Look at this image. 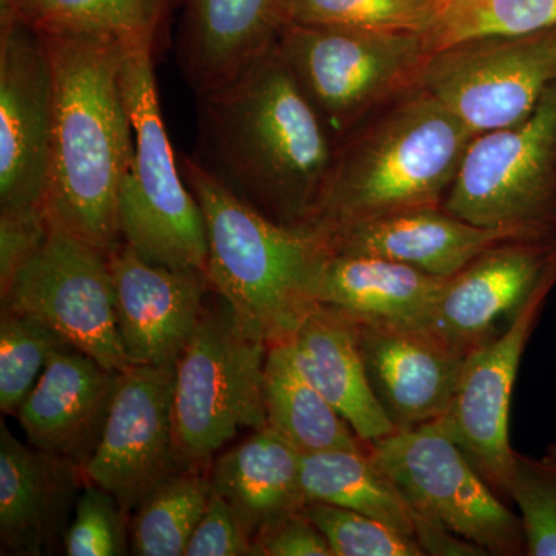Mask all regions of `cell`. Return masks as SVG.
I'll use <instances>...</instances> for the list:
<instances>
[{
  "instance_id": "5",
  "label": "cell",
  "mask_w": 556,
  "mask_h": 556,
  "mask_svg": "<svg viewBox=\"0 0 556 556\" xmlns=\"http://www.w3.org/2000/svg\"><path fill=\"white\" fill-rule=\"evenodd\" d=\"M153 43H131L124 60V91L134 126L135 152L119 193L123 241L155 265L207 268L203 211L179 172L161 113Z\"/></svg>"
},
{
  "instance_id": "9",
  "label": "cell",
  "mask_w": 556,
  "mask_h": 556,
  "mask_svg": "<svg viewBox=\"0 0 556 556\" xmlns=\"http://www.w3.org/2000/svg\"><path fill=\"white\" fill-rule=\"evenodd\" d=\"M376 466L416 514L495 556L526 555L521 519L437 424L396 430L369 444Z\"/></svg>"
},
{
  "instance_id": "18",
  "label": "cell",
  "mask_w": 556,
  "mask_h": 556,
  "mask_svg": "<svg viewBox=\"0 0 556 556\" xmlns=\"http://www.w3.org/2000/svg\"><path fill=\"white\" fill-rule=\"evenodd\" d=\"M356 325L369 386L394 427L437 422L452 402L466 356L424 328Z\"/></svg>"
},
{
  "instance_id": "35",
  "label": "cell",
  "mask_w": 556,
  "mask_h": 556,
  "mask_svg": "<svg viewBox=\"0 0 556 556\" xmlns=\"http://www.w3.org/2000/svg\"><path fill=\"white\" fill-rule=\"evenodd\" d=\"M185 556H255L254 541L244 532L228 501L214 490Z\"/></svg>"
},
{
  "instance_id": "23",
  "label": "cell",
  "mask_w": 556,
  "mask_h": 556,
  "mask_svg": "<svg viewBox=\"0 0 556 556\" xmlns=\"http://www.w3.org/2000/svg\"><path fill=\"white\" fill-rule=\"evenodd\" d=\"M299 367L365 444L397 430L369 386L357 325L317 303L288 340Z\"/></svg>"
},
{
  "instance_id": "2",
  "label": "cell",
  "mask_w": 556,
  "mask_h": 556,
  "mask_svg": "<svg viewBox=\"0 0 556 556\" xmlns=\"http://www.w3.org/2000/svg\"><path fill=\"white\" fill-rule=\"evenodd\" d=\"M40 35L53 68V137L43 214L51 229L110 254L123 243L119 193L135 152L123 80L131 43L104 33Z\"/></svg>"
},
{
  "instance_id": "3",
  "label": "cell",
  "mask_w": 556,
  "mask_h": 556,
  "mask_svg": "<svg viewBox=\"0 0 556 556\" xmlns=\"http://www.w3.org/2000/svg\"><path fill=\"white\" fill-rule=\"evenodd\" d=\"M471 139L437 98L417 87L338 142L316 226L342 228L442 206Z\"/></svg>"
},
{
  "instance_id": "17",
  "label": "cell",
  "mask_w": 556,
  "mask_h": 556,
  "mask_svg": "<svg viewBox=\"0 0 556 556\" xmlns=\"http://www.w3.org/2000/svg\"><path fill=\"white\" fill-rule=\"evenodd\" d=\"M86 485L83 467L20 441L0 428L2 554L38 556L64 543L70 515Z\"/></svg>"
},
{
  "instance_id": "14",
  "label": "cell",
  "mask_w": 556,
  "mask_h": 556,
  "mask_svg": "<svg viewBox=\"0 0 556 556\" xmlns=\"http://www.w3.org/2000/svg\"><path fill=\"white\" fill-rule=\"evenodd\" d=\"M555 287L556 260L504 331L468 354L447 412L434 422L504 495L517 453L508 437V416L519 364Z\"/></svg>"
},
{
  "instance_id": "36",
  "label": "cell",
  "mask_w": 556,
  "mask_h": 556,
  "mask_svg": "<svg viewBox=\"0 0 556 556\" xmlns=\"http://www.w3.org/2000/svg\"><path fill=\"white\" fill-rule=\"evenodd\" d=\"M50 226L42 211L0 212V291L38 251Z\"/></svg>"
},
{
  "instance_id": "20",
  "label": "cell",
  "mask_w": 556,
  "mask_h": 556,
  "mask_svg": "<svg viewBox=\"0 0 556 556\" xmlns=\"http://www.w3.org/2000/svg\"><path fill=\"white\" fill-rule=\"evenodd\" d=\"M324 230L332 252L393 260L438 277L456 276L501 241L522 239L511 230L471 225L442 206Z\"/></svg>"
},
{
  "instance_id": "6",
  "label": "cell",
  "mask_w": 556,
  "mask_h": 556,
  "mask_svg": "<svg viewBox=\"0 0 556 556\" xmlns=\"http://www.w3.org/2000/svg\"><path fill=\"white\" fill-rule=\"evenodd\" d=\"M268 342L219 298L175 364L174 424L182 468L211 466L244 428L266 427Z\"/></svg>"
},
{
  "instance_id": "22",
  "label": "cell",
  "mask_w": 556,
  "mask_h": 556,
  "mask_svg": "<svg viewBox=\"0 0 556 556\" xmlns=\"http://www.w3.org/2000/svg\"><path fill=\"white\" fill-rule=\"evenodd\" d=\"M450 278L393 260L331 251L318 273L316 300L358 325L419 329L433 316Z\"/></svg>"
},
{
  "instance_id": "32",
  "label": "cell",
  "mask_w": 556,
  "mask_h": 556,
  "mask_svg": "<svg viewBox=\"0 0 556 556\" xmlns=\"http://www.w3.org/2000/svg\"><path fill=\"white\" fill-rule=\"evenodd\" d=\"M507 496L517 503L527 556H556V459L515 453Z\"/></svg>"
},
{
  "instance_id": "37",
  "label": "cell",
  "mask_w": 556,
  "mask_h": 556,
  "mask_svg": "<svg viewBox=\"0 0 556 556\" xmlns=\"http://www.w3.org/2000/svg\"><path fill=\"white\" fill-rule=\"evenodd\" d=\"M254 548L255 556H334L305 508L260 532Z\"/></svg>"
},
{
  "instance_id": "7",
  "label": "cell",
  "mask_w": 556,
  "mask_h": 556,
  "mask_svg": "<svg viewBox=\"0 0 556 556\" xmlns=\"http://www.w3.org/2000/svg\"><path fill=\"white\" fill-rule=\"evenodd\" d=\"M336 146L365 119L420 86L424 35L288 22L276 40Z\"/></svg>"
},
{
  "instance_id": "13",
  "label": "cell",
  "mask_w": 556,
  "mask_h": 556,
  "mask_svg": "<svg viewBox=\"0 0 556 556\" xmlns=\"http://www.w3.org/2000/svg\"><path fill=\"white\" fill-rule=\"evenodd\" d=\"M53 137V68L46 39L0 17V212H43Z\"/></svg>"
},
{
  "instance_id": "8",
  "label": "cell",
  "mask_w": 556,
  "mask_h": 556,
  "mask_svg": "<svg viewBox=\"0 0 556 556\" xmlns=\"http://www.w3.org/2000/svg\"><path fill=\"white\" fill-rule=\"evenodd\" d=\"M442 207L482 228L556 240V83L525 121L468 142Z\"/></svg>"
},
{
  "instance_id": "39",
  "label": "cell",
  "mask_w": 556,
  "mask_h": 556,
  "mask_svg": "<svg viewBox=\"0 0 556 556\" xmlns=\"http://www.w3.org/2000/svg\"><path fill=\"white\" fill-rule=\"evenodd\" d=\"M546 456L552 457V459H556V442H554V444L548 445Z\"/></svg>"
},
{
  "instance_id": "10",
  "label": "cell",
  "mask_w": 556,
  "mask_h": 556,
  "mask_svg": "<svg viewBox=\"0 0 556 556\" xmlns=\"http://www.w3.org/2000/svg\"><path fill=\"white\" fill-rule=\"evenodd\" d=\"M555 83L556 27L447 47L428 56L419 87L475 138L525 121Z\"/></svg>"
},
{
  "instance_id": "19",
  "label": "cell",
  "mask_w": 556,
  "mask_h": 556,
  "mask_svg": "<svg viewBox=\"0 0 556 556\" xmlns=\"http://www.w3.org/2000/svg\"><path fill=\"white\" fill-rule=\"evenodd\" d=\"M119 372L76 348L54 351L16 415L28 444L83 467L100 441Z\"/></svg>"
},
{
  "instance_id": "38",
  "label": "cell",
  "mask_w": 556,
  "mask_h": 556,
  "mask_svg": "<svg viewBox=\"0 0 556 556\" xmlns=\"http://www.w3.org/2000/svg\"><path fill=\"white\" fill-rule=\"evenodd\" d=\"M415 522V540L424 554L431 556H485L489 555L481 546L466 538L456 535L447 526L437 519L424 517L413 511Z\"/></svg>"
},
{
  "instance_id": "4",
  "label": "cell",
  "mask_w": 556,
  "mask_h": 556,
  "mask_svg": "<svg viewBox=\"0 0 556 556\" xmlns=\"http://www.w3.org/2000/svg\"><path fill=\"white\" fill-rule=\"evenodd\" d=\"M182 177L203 211L212 291L265 338L288 342L316 300L329 248L320 226L278 225L240 200L193 156Z\"/></svg>"
},
{
  "instance_id": "40",
  "label": "cell",
  "mask_w": 556,
  "mask_h": 556,
  "mask_svg": "<svg viewBox=\"0 0 556 556\" xmlns=\"http://www.w3.org/2000/svg\"><path fill=\"white\" fill-rule=\"evenodd\" d=\"M438 2H441V3H442V2H444V0H438Z\"/></svg>"
},
{
  "instance_id": "25",
  "label": "cell",
  "mask_w": 556,
  "mask_h": 556,
  "mask_svg": "<svg viewBox=\"0 0 556 556\" xmlns=\"http://www.w3.org/2000/svg\"><path fill=\"white\" fill-rule=\"evenodd\" d=\"M263 397L266 427L273 428L302 456L369 447L306 378L289 342L268 346Z\"/></svg>"
},
{
  "instance_id": "24",
  "label": "cell",
  "mask_w": 556,
  "mask_h": 556,
  "mask_svg": "<svg viewBox=\"0 0 556 556\" xmlns=\"http://www.w3.org/2000/svg\"><path fill=\"white\" fill-rule=\"evenodd\" d=\"M208 478L212 490L228 501L252 541L308 504L302 455L269 427L215 456Z\"/></svg>"
},
{
  "instance_id": "15",
  "label": "cell",
  "mask_w": 556,
  "mask_h": 556,
  "mask_svg": "<svg viewBox=\"0 0 556 556\" xmlns=\"http://www.w3.org/2000/svg\"><path fill=\"white\" fill-rule=\"evenodd\" d=\"M555 260L556 240L501 241L450 278L424 329L467 357L514 320Z\"/></svg>"
},
{
  "instance_id": "26",
  "label": "cell",
  "mask_w": 556,
  "mask_h": 556,
  "mask_svg": "<svg viewBox=\"0 0 556 556\" xmlns=\"http://www.w3.org/2000/svg\"><path fill=\"white\" fill-rule=\"evenodd\" d=\"M308 503L350 508L415 538L413 508L367 450H331L302 456Z\"/></svg>"
},
{
  "instance_id": "29",
  "label": "cell",
  "mask_w": 556,
  "mask_h": 556,
  "mask_svg": "<svg viewBox=\"0 0 556 556\" xmlns=\"http://www.w3.org/2000/svg\"><path fill=\"white\" fill-rule=\"evenodd\" d=\"M556 27V0H444L424 35L428 56L482 36H519Z\"/></svg>"
},
{
  "instance_id": "11",
  "label": "cell",
  "mask_w": 556,
  "mask_h": 556,
  "mask_svg": "<svg viewBox=\"0 0 556 556\" xmlns=\"http://www.w3.org/2000/svg\"><path fill=\"white\" fill-rule=\"evenodd\" d=\"M0 295L2 305L39 317L102 367H130L116 320L108 252L50 228Z\"/></svg>"
},
{
  "instance_id": "1",
  "label": "cell",
  "mask_w": 556,
  "mask_h": 556,
  "mask_svg": "<svg viewBox=\"0 0 556 556\" xmlns=\"http://www.w3.org/2000/svg\"><path fill=\"white\" fill-rule=\"evenodd\" d=\"M199 98L193 159L278 225L316 226L336 142L276 43Z\"/></svg>"
},
{
  "instance_id": "30",
  "label": "cell",
  "mask_w": 556,
  "mask_h": 556,
  "mask_svg": "<svg viewBox=\"0 0 556 556\" xmlns=\"http://www.w3.org/2000/svg\"><path fill=\"white\" fill-rule=\"evenodd\" d=\"M68 343L33 314L2 305L0 313V409L16 416L54 351ZM72 346V345H70Z\"/></svg>"
},
{
  "instance_id": "31",
  "label": "cell",
  "mask_w": 556,
  "mask_h": 556,
  "mask_svg": "<svg viewBox=\"0 0 556 556\" xmlns=\"http://www.w3.org/2000/svg\"><path fill=\"white\" fill-rule=\"evenodd\" d=\"M439 7L438 0H288V22L426 35Z\"/></svg>"
},
{
  "instance_id": "21",
  "label": "cell",
  "mask_w": 556,
  "mask_h": 556,
  "mask_svg": "<svg viewBox=\"0 0 556 556\" xmlns=\"http://www.w3.org/2000/svg\"><path fill=\"white\" fill-rule=\"evenodd\" d=\"M288 0H188L179 67L197 97L226 86L273 49Z\"/></svg>"
},
{
  "instance_id": "16",
  "label": "cell",
  "mask_w": 556,
  "mask_h": 556,
  "mask_svg": "<svg viewBox=\"0 0 556 556\" xmlns=\"http://www.w3.org/2000/svg\"><path fill=\"white\" fill-rule=\"evenodd\" d=\"M109 260L127 361L152 367L177 364L206 309L212 291L206 273L155 265L124 241Z\"/></svg>"
},
{
  "instance_id": "33",
  "label": "cell",
  "mask_w": 556,
  "mask_h": 556,
  "mask_svg": "<svg viewBox=\"0 0 556 556\" xmlns=\"http://www.w3.org/2000/svg\"><path fill=\"white\" fill-rule=\"evenodd\" d=\"M305 514L327 538L334 556H426L415 538L350 508L308 503Z\"/></svg>"
},
{
  "instance_id": "12",
  "label": "cell",
  "mask_w": 556,
  "mask_h": 556,
  "mask_svg": "<svg viewBox=\"0 0 556 556\" xmlns=\"http://www.w3.org/2000/svg\"><path fill=\"white\" fill-rule=\"evenodd\" d=\"M175 364L130 365L119 372L97 447L83 466L127 514L182 470L174 424Z\"/></svg>"
},
{
  "instance_id": "28",
  "label": "cell",
  "mask_w": 556,
  "mask_h": 556,
  "mask_svg": "<svg viewBox=\"0 0 556 556\" xmlns=\"http://www.w3.org/2000/svg\"><path fill=\"white\" fill-rule=\"evenodd\" d=\"M39 33L91 31L127 43L155 42L161 0H2Z\"/></svg>"
},
{
  "instance_id": "34",
  "label": "cell",
  "mask_w": 556,
  "mask_h": 556,
  "mask_svg": "<svg viewBox=\"0 0 556 556\" xmlns=\"http://www.w3.org/2000/svg\"><path fill=\"white\" fill-rule=\"evenodd\" d=\"M129 514L100 486L87 484L80 490L75 511L64 535L68 556H123L131 554Z\"/></svg>"
},
{
  "instance_id": "27",
  "label": "cell",
  "mask_w": 556,
  "mask_h": 556,
  "mask_svg": "<svg viewBox=\"0 0 556 556\" xmlns=\"http://www.w3.org/2000/svg\"><path fill=\"white\" fill-rule=\"evenodd\" d=\"M212 486L206 468H182L135 510L130 551L138 556H185L206 511Z\"/></svg>"
}]
</instances>
